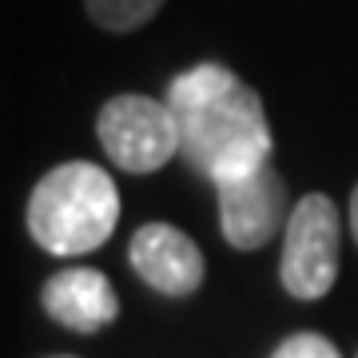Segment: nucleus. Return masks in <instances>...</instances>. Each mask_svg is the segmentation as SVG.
<instances>
[{
    "mask_svg": "<svg viewBox=\"0 0 358 358\" xmlns=\"http://www.w3.org/2000/svg\"><path fill=\"white\" fill-rule=\"evenodd\" d=\"M271 358H343V355H338V346L331 338H322L315 331H299V334H287L271 350Z\"/></svg>",
    "mask_w": 358,
    "mask_h": 358,
    "instance_id": "1a4fd4ad",
    "label": "nucleus"
},
{
    "mask_svg": "<svg viewBox=\"0 0 358 358\" xmlns=\"http://www.w3.org/2000/svg\"><path fill=\"white\" fill-rule=\"evenodd\" d=\"M338 243H343V223L331 195L310 192L291 207L287 231H282V255H279V282L282 291L315 303L331 294L338 279Z\"/></svg>",
    "mask_w": 358,
    "mask_h": 358,
    "instance_id": "7ed1b4c3",
    "label": "nucleus"
},
{
    "mask_svg": "<svg viewBox=\"0 0 358 358\" xmlns=\"http://www.w3.org/2000/svg\"><path fill=\"white\" fill-rule=\"evenodd\" d=\"M28 235L48 255L76 259L112 239L120 223V187L100 164L72 159L52 167L28 195Z\"/></svg>",
    "mask_w": 358,
    "mask_h": 358,
    "instance_id": "f03ea898",
    "label": "nucleus"
},
{
    "mask_svg": "<svg viewBox=\"0 0 358 358\" xmlns=\"http://www.w3.org/2000/svg\"><path fill=\"white\" fill-rule=\"evenodd\" d=\"M96 136L112 167L131 176H152L179 152V124L167 100L152 96H112L96 115Z\"/></svg>",
    "mask_w": 358,
    "mask_h": 358,
    "instance_id": "20e7f679",
    "label": "nucleus"
},
{
    "mask_svg": "<svg viewBox=\"0 0 358 358\" xmlns=\"http://www.w3.org/2000/svg\"><path fill=\"white\" fill-rule=\"evenodd\" d=\"M164 4L167 0H84L92 24H100L103 32H136L155 20Z\"/></svg>",
    "mask_w": 358,
    "mask_h": 358,
    "instance_id": "6e6552de",
    "label": "nucleus"
},
{
    "mask_svg": "<svg viewBox=\"0 0 358 358\" xmlns=\"http://www.w3.org/2000/svg\"><path fill=\"white\" fill-rule=\"evenodd\" d=\"M128 259L136 275H140L152 291L167 294V299H187L203 287L207 263L203 251L195 247L187 231L171 227V223H143L131 235Z\"/></svg>",
    "mask_w": 358,
    "mask_h": 358,
    "instance_id": "423d86ee",
    "label": "nucleus"
},
{
    "mask_svg": "<svg viewBox=\"0 0 358 358\" xmlns=\"http://www.w3.org/2000/svg\"><path fill=\"white\" fill-rule=\"evenodd\" d=\"M219 199V227L235 251H259L267 247L275 235L287 231L291 219V192L282 176L271 164L247 171V176H231L215 183Z\"/></svg>",
    "mask_w": 358,
    "mask_h": 358,
    "instance_id": "39448f33",
    "label": "nucleus"
},
{
    "mask_svg": "<svg viewBox=\"0 0 358 358\" xmlns=\"http://www.w3.org/2000/svg\"><path fill=\"white\" fill-rule=\"evenodd\" d=\"M350 235L358 243V183H355V195H350Z\"/></svg>",
    "mask_w": 358,
    "mask_h": 358,
    "instance_id": "9d476101",
    "label": "nucleus"
},
{
    "mask_svg": "<svg viewBox=\"0 0 358 358\" xmlns=\"http://www.w3.org/2000/svg\"><path fill=\"white\" fill-rule=\"evenodd\" d=\"M40 303H44L52 322H60V327H68L76 334H96L120 319V299H115L112 282H108V275H100L92 267L56 271L44 282Z\"/></svg>",
    "mask_w": 358,
    "mask_h": 358,
    "instance_id": "0eeeda50",
    "label": "nucleus"
},
{
    "mask_svg": "<svg viewBox=\"0 0 358 358\" xmlns=\"http://www.w3.org/2000/svg\"><path fill=\"white\" fill-rule=\"evenodd\" d=\"M167 103L179 124V155L211 183L271 164L275 136L263 100L231 68L195 64L179 72L167 84Z\"/></svg>",
    "mask_w": 358,
    "mask_h": 358,
    "instance_id": "f257e3e1",
    "label": "nucleus"
}]
</instances>
